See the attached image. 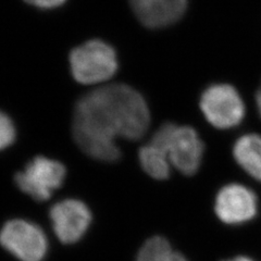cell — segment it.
<instances>
[{"label": "cell", "mask_w": 261, "mask_h": 261, "mask_svg": "<svg viewBox=\"0 0 261 261\" xmlns=\"http://www.w3.org/2000/svg\"><path fill=\"white\" fill-rule=\"evenodd\" d=\"M150 124V112L144 97L124 84L101 86L81 97L72 120L75 143L88 157L113 162L120 159L116 141L142 138Z\"/></svg>", "instance_id": "cell-1"}, {"label": "cell", "mask_w": 261, "mask_h": 261, "mask_svg": "<svg viewBox=\"0 0 261 261\" xmlns=\"http://www.w3.org/2000/svg\"><path fill=\"white\" fill-rule=\"evenodd\" d=\"M150 142L163 149L178 172L190 176L199 170L205 146L193 127L168 122L154 132Z\"/></svg>", "instance_id": "cell-2"}, {"label": "cell", "mask_w": 261, "mask_h": 261, "mask_svg": "<svg viewBox=\"0 0 261 261\" xmlns=\"http://www.w3.org/2000/svg\"><path fill=\"white\" fill-rule=\"evenodd\" d=\"M70 65L73 77L84 85L103 83L116 74L119 67L116 50L99 39L89 40L73 49Z\"/></svg>", "instance_id": "cell-3"}, {"label": "cell", "mask_w": 261, "mask_h": 261, "mask_svg": "<svg viewBox=\"0 0 261 261\" xmlns=\"http://www.w3.org/2000/svg\"><path fill=\"white\" fill-rule=\"evenodd\" d=\"M200 110L209 123L219 129H230L242 123L245 103L236 88L228 84H214L200 97Z\"/></svg>", "instance_id": "cell-4"}, {"label": "cell", "mask_w": 261, "mask_h": 261, "mask_svg": "<svg viewBox=\"0 0 261 261\" xmlns=\"http://www.w3.org/2000/svg\"><path fill=\"white\" fill-rule=\"evenodd\" d=\"M65 175L67 169L61 162L37 156L28 163L23 171L15 174V183L34 200L46 201L62 186Z\"/></svg>", "instance_id": "cell-5"}, {"label": "cell", "mask_w": 261, "mask_h": 261, "mask_svg": "<svg viewBox=\"0 0 261 261\" xmlns=\"http://www.w3.org/2000/svg\"><path fill=\"white\" fill-rule=\"evenodd\" d=\"M0 245L20 261H43L48 251L44 231L23 219L7 221L0 230Z\"/></svg>", "instance_id": "cell-6"}, {"label": "cell", "mask_w": 261, "mask_h": 261, "mask_svg": "<svg viewBox=\"0 0 261 261\" xmlns=\"http://www.w3.org/2000/svg\"><path fill=\"white\" fill-rule=\"evenodd\" d=\"M215 212L220 221L230 225L246 223L258 212L256 194L239 183L223 186L217 194Z\"/></svg>", "instance_id": "cell-7"}, {"label": "cell", "mask_w": 261, "mask_h": 261, "mask_svg": "<svg viewBox=\"0 0 261 261\" xmlns=\"http://www.w3.org/2000/svg\"><path fill=\"white\" fill-rule=\"evenodd\" d=\"M50 217L57 238L63 244H74L87 232L92 223V212L79 199H64L51 207Z\"/></svg>", "instance_id": "cell-8"}, {"label": "cell", "mask_w": 261, "mask_h": 261, "mask_svg": "<svg viewBox=\"0 0 261 261\" xmlns=\"http://www.w3.org/2000/svg\"><path fill=\"white\" fill-rule=\"evenodd\" d=\"M133 11L145 27L160 29L182 18L187 0H130Z\"/></svg>", "instance_id": "cell-9"}, {"label": "cell", "mask_w": 261, "mask_h": 261, "mask_svg": "<svg viewBox=\"0 0 261 261\" xmlns=\"http://www.w3.org/2000/svg\"><path fill=\"white\" fill-rule=\"evenodd\" d=\"M233 157L245 172L261 182V135L249 133L241 136L234 144Z\"/></svg>", "instance_id": "cell-10"}, {"label": "cell", "mask_w": 261, "mask_h": 261, "mask_svg": "<svg viewBox=\"0 0 261 261\" xmlns=\"http://www.w3.org/2000/svg\"><path fill=\"white\" fill-rule=\"evenodd\" d=\"M140 163L145 172L154 179H167L171 173V163L159 146L149 143L138 151Z\"/></svg>", "instance_id": "cell-11"}, {"label": "cell", "mask_w": 261, "mask_h": 261, "mask_svg": "<svg viewBox=\"0 0 261 261\" xmlns=\"http://www.w3.org/2000/svg\"><path fill=\"white\" fill-rule=\"evenodd\" d=\"M136 261H189L182 254L172 249L171 244L162 236L147 240L138 251Z\"/></svg>", "instance_id": "cell-12"}, {"label": "cell", "mask_w": 261, "mask_h": 261, "mask_svg": "<svg viewBox=\"0 0 261 261\" xmlns=\"http://www.w3.org/2000/svg\"><path fill=\"white\" fill-rule=\"evenodd\" d=\"M15 141V127L12 120L0 111V151L8 148Z\"/></svg>", "instance_id": "cell-13"}, {"label": "cell", "mask_w": 261, "mask_h": 261, "mask_svg": "<svg viewBox=\"0 0 261 261\" xmlns=\"http://www.w3.org/2000/svg\"><path fill=\"white\" fill-rule=\"evenodd\" d=\"M24 2L40 8V9H53V8H58L63 5L67 0H24Z\"/></svg>", "instance_id": "cell-14"}, {"label": "cell", "mask_w": 261, "mask_h": 261, "mask_svg": "<svg viewBox=\"0 0 261 261\" xmlns=\"http://www.w3.org/2000/svg\"><path fill=\"white\" fill-rule=\"evenodd\" d=\"M256 106H257V110L259 116L261 118V86L259 87V89L256 93Z\"/></svg>", "instance_id": "cell-15"}, {"label": "cell", "mask_w": 261, "mask_h": 261, "mask_svg": "<svg viewBox=\"0 0 261 261\" xmlns=\"http://www.w3.org/2000/svg\"><path fill=\"white\" fill-rule=\"evenodd\" d=\"M224 261H255V260H252L251 258L246 257V256H238V257H234V258L227 259Z\"/></svg>", "instance_id": "cell-16"}]
</instances>
